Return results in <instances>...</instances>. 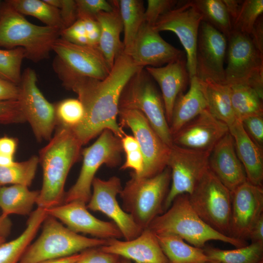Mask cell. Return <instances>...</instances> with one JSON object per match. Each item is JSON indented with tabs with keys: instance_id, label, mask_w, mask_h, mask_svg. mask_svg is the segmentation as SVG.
<instances>
[{
	"instance_id": "cell-1",
	"label": "cell",
	"mask_w": 263,
	"mask_h": 263,
	"mask_svg": "<svg viewBox=\"0 0 263 263\" xmlns=\"http://www.w3.org/2000/svg\"><path fill=\"white\" fill-rule=\"evenodd\" d=\"M141 68L123 52L103 79L56 74L64 87L76 94L84 106L82 123L71 130L82 146L106 130L120 139L126 134L117 122L120 98L130 78Z\"/></svg>"
},
{
	"instance_id": "cell-2",
	"label": "cell",
	"mask_w": 263,
	"mask_h": 263,
	"mask_svg": "<svg viewBox=\"0 0 263 263\" xmlns=\"http://www.w3.org/2000/svg\"><path fill=\"white\" fill-rule=\"evenodd\" d=\"M81 147L70 129L57 127L49 143L40 150L43 182L38 207L47 209L63 204L66 178L79 157Z\"/></svg>"
},
{
	"instance_id": "cell-3",
	"label": "cell",
	"mask_w": 263,
	"mask_h": 263,
	"mask_svg": "<svg viewBox=\"0 0 263 263\" xmlns=\"http://www.w3.org/2000/svg\"><path fill=\"white\" fill-rule=\"evenodd\" d=\"M148 228L156 235H177L200 248L210 240L228 243L236 248L247 245L244 240L223 234L204 222L191 206L187 194L177 196L169 207L156 217Z\"/></svg>"
},
{
	"instance_id": "cell-4",
	"label": "cell",
	"mask_w": 263,
	"mask_h": 263,
	"mask_svg": "<svg viewBox=\"0 0 263 263\" xmlns=\"http://www.w3.org/2000/svg\"><path fill=\"white\" fill-rule=\"evenodd\" d=\"M60 30L47 26H38L26 19L6 1L0 14V47L23 48L25 58L38 62L49 57Z\"/></svg>"
},
{
	"instance_id": "cell-5",
	"label": "cell",
	"mask_w": 263,
	"mask_h": 263,
	"mask_svg": "<svg viewBox=\"0 0 263 263\" xmlns=\"http://www.w3.org/2000/svg\"><path fill=\"white\" fill-rule=\"evenodd\" d=\"M119 195L122 208L142 229L164 212V204L169 190L170 170L167 167L151 177H138L132 173Z\"/></svg>"
},
{
	"instance_id": "cell-6",
	"label": "cell",
	"mask_w": 263,
	"mask_h": 263,
	"mask_svg": "<svg viewBox=\"0 0 263 263\" xmlns=\"http://www.w3.org/2000/svg\"><path fill=\"white\" fill-rule=\"evenodd\" d=\"M42 225L41 234L29 245L19 263H39L64 258L107 243V240L75 233L48 215Z\"/></svg>"
},
{
	"instance_id": "cell-7",
	"label": "cell",
	"mask_w": 263,
	"mask_h": 263,
	"mask_svg": "<svg viewBox=\"0 0 263 263\" xmlns=\"http://www.w3.org/2000/svg\"><path fill=\"white\" fill-rule=\"evenodd\" d=\"M152 80L144 68L134 74L123 90L119 110H135L142 113L162 140L171 147L172 136L163 99Z\"/></svg>"
},
{
	"instance_id": "cell-8",
	"label": "cell",
	"mask_w": 263,
	"mask_h": 263,
	"mask_svg": "<svg viewBox=\"0 0 263 263\" xmlns=\"http://www.w3.org/2000/svg\"><path fill=\"white\" fill-rule=\"evenodd\" d=\"M122 150L121 139L109 130L103 131L92 145L82 150L79 174L74 185L65 192L63 204L79 201L87 204L91 197L96 172L102 165L111 168L118 166Z\"/></svg>"
},
{
	"instance_id": "cell-9",
	"label": "cell",
	"mask_w": 263,
	"mask_h": 263,
	"mask_svg": "<svg viewBox=\"0 0 263 263\" xmlns=\"http://www.w3.org/2000/svg\"><path fill=\"white\" fill-rule=\"evenodd\" d=\"M227 39L225 84H246L263 98V53L246 34L233 30Z\"/></svg>"
},
{
	"instance_id": "cell-10",
	"label": "cell",
	"mask_w": 263,
	"mask_h": 263,
	"mask_svg": "<svg viewBox=\"0 0 263 263\" xmlns=\"http://www.w3.org/2000/svg\"><path fill=\"white\" fill-rule=\"evenodd\" d=\"M188 199L204 222L220 233L231 236V193L210 169L188 195Z\"/></svg>"
},
{
	"instance_id": "cell-11",
	"label": "cell",
	"mask_w": 263,
	"mask_h": 263,
	"mask_svg": "<svg viewBox=\"0 0 263 263\" xmlns=\"http://www.w3.org/2000/svg\"><path fill=\"white\" fill-rule=\"evenodd\" d=\"M52 50L56 54L53 63L56 74L103 79L111 71L98 47L76 44L60 37Z\"/></svg>"
},
{
	"instance_id": "cell-12",
	"label": "cell",
	"mask_w": 263,
	"mask_h": 263,
	"mask_svg": "<svg viewBox=\"0 0 263 263\" xmlns=\"http://www.w3.org/2000/svg\"><path fill=\"white\" fill-rule=\"evenodd\" d=\"M210 152L194 150L173 144L170 148L167 167L171 173V184L164 204V212L174 199L182 194H191L209 169Z\"/></svg>"
},
{
	"instance_id": "cell-13",
	"label": "cell",
	"mask_w": 263,
	"mask_h": 263,
	"mask_svg": "<svg viewBox=\"0 0 263 263\" xmlns=\"http://www.w3.org/2000/svg\"><path fill=\"white\" fill-rule=\"evenodd\" d=\"M118 116L120 126L132 132L143 156L144 170L138 177L149 178L161 172L167 167L170 147L162 140L140 112L121 109Z\"/></svg>"
},
{
	"instance_id": "cell-14",
	"label": "cell",
	"mask_w": 263,
	"mask_h": 263,
	"mask_svg": "<svg viewBox=\"0 0 263 263\" xmlns=\"http://www.w3.org/2000/svg\"><path fill=\"white\" fill-rule=\"evenodd\" d=\"M37 80L34 70L27 68L24 70L18 100L37 139L50 140L56 126L55 105L44 96L38 87Z\"/></svg>"
},
{
	"instance_id": "cell-15",
	"label": "cell",
	"mask_w": 263,
	"mask_h": 263,
	"mask_svg": "<svg viewBox=\"0 0 263 263\" xmlns=\"http://www.w3.org/2000/svg\"><path fill=\"white\" fill-rule=\"evenodd\" d=\"M203 20L193 0H187L178 2L153 26L158 32L169 31L177 36L186 53V66L190 79L196 76V46L199 29Z\"/></svg>"
},
{
	"instance_id": "cell-16",
	"label": "cell",
	"mask_w": 263,
	"mask_h": 263,
	"mask_svg": "<svg viewBox=\"0 0 263 263\" xmlns=\"http://www.w3.org/2000/svg\"><path fill=\"white\" fill-rule=\"evenodd\" d=\"M93 192L86 204L88 209L104 214L113 222L121 231L126 241L138 237L142 229L132 216L125 211L117 200L122 189L120 179L115 176L108 180L95 177L92 183Z\"/></svg>"
},
{
	"instance_id": "cell-17",
	"label": "cell",
	"mask_w": 263,
	"mask_h": 263,
	"mask_svg": "<svg viewBox=\"0 0 263 263\" xmlns=\"http://www.w3.org/2000/svg\"><path fill=\"white\" fill-rule=\"evenodd\" d=\"M227 39L224 35L203 20L200 25L196 51V76L225 83L224 62Z\"/></svg>"
},
{
	"instance_id": "cell-18",
	"label": "cell",
	"mask_w": 263,
	"mask_h": 263,
	"mask_svg": "<svg viewBox=\"0 0 263 263\" xmlns=\"http://www.w3.org/2000/svg\"><path fill=\"white\" fill-rule=\"evenodd\" d=\"M46 210L48 215L61 221L75 233H82L107 240L123 237L113 222L97 219L89 212L86 204L82 202L71 201Z\"/></svg>"
},
{
	"instance_id": "cell-19",
	"label": "cell",
	"mask_w": 263,
	"mask_h": 263,
	"mask_svg": "<svg viewBox=\"0 0 263 263\" xmlns=\"http://www.w3.org/2000/svg\"><path fill=\"white\" fill-rule=\"evenodd\" d=\"M231 193L230 236L245 241L254 225L263 214L262 186L247 181Z\"/></svg>"
},
{
	"instance_id": "cell-20",
	"label": "cell",
	"mask_w": 263,
	"mask_h": 263,
	"mask_svg": "<svg viewBox=\"0 0 263 263\" xmlns=\"http://www.w3.org/2000/svg\"><path fill=\"white\" fill-rule=\"evenodd\" d=\"M152 26L144 22L131 48L126 52L136 65L161 67L183 58V52L166 42Z\"/></svg>"
},
{
	"instance_id": "cell-21",
	"label": "cell",
	"mask_w": 263,
	"mask_h": 263,
	"mask_svg": "<svg viewBox=\"0 0 263 263\" xmlns=\"http://www.w3.org/2000/svg\"><path fill=\"white\" fill-rule=\"evenodd\" d=\"M228 132V126L206 109L173 135L172 142L181 147L211 152Z\"/></svg>"
},
{
	"instance_id": "cell-22",
	"label": "cell",
	"mask_w": 263,
	"mask_h": 263,
	"mask_svg": "<svg viewBox=\"0 0 263 263\" xmlns=\"http://www.w3.org/2000/svg\"><path fill=\"white\" fill-rule=\"evenodd\" d=\"M100 248L103 252L116 255L135 263H169L156 234L148 227L131 240H108L107 243Z\"/></svg>"
},
{
	"instance_id": "cell-23",
	"label": "cell",
	"mask_w": 263,
	"mask_h": 263,
	"mask_svg": "<svg viewBox=\"0 0 263 263\" xmlns=\"http://www.w3.org/2000/svg\"><path fill=\"white\" fill-rule=\"evenodd\" d=\"M208 163L210 170L231 192L247 181L236 152L234 139L229 132L211 151Z\"/></svg>"
},
{
	"instance_id": "cell-24",
	"label": "cell",
	"mask_w": 263,
	"mask_h": 263,
	"mask_svg": "<svg viewBox=\"0 0 263 263\" xmlns=\"http://www.w3.org/2000/svg\"><path fill=\"white\" fill-rule=\"evenodd\" d=\"M145 69L160 88L166 116L169 125L175 102L189 84L186 60L183 57L164 66L146 67Z\"/></svg>"
},
{
	"instance_id": "cell-25",
	"label": "cell",
	"mask_w": 263,
	"mask_h": 263,
	"mask_svg": "<svg viewBox=\"0 0 263 263\" xmlns=\"http://www.w3.org/2000/svg\"><path fill=\"white\" fill-rule=\"evenodd\" d=\"M228 130L234 139L236 152L244 167L247 181L254 185L262 186L263 149L249 137L241 121L237 119Z\"/></svg>"
},
{
	"instance_id": "cell-26",
	"label": "cell",
	"mask_w": 263,
	"mask_h": 263,
	"mask_svg": "<svg viewBox=\"0 0 263 263\" xmlns=\"http://www.w3.org/2000/svg\"><path fill=\"white\" fill-rule=\"evenodd\" d=\"M207 109L206 98L197 76L190 78L189 88L177 98L172 110L169 129L172 136L183 126Z\"/></svg>"
},
{
	"instance_id": "cell-27",
	"label": "cell",
	"mask_w": 263,
	"mask_h": 263,
	"mask_svg": "<svg viewBox=\"0 0 263 263\" xmlns=\"http://www.w3.org/2000/svg\"><path fill=\"white\" fill-rule=\"evenodd\" d=\"M113 11L101 12L96 20L100 28V36L98 47L112 69L118 56L124 51L120 36L123 30V24L117 0H113Z\"/></svg>"
},
{
	"instance_id": "cell-28",
	"label": "cell",
	"mask_w": 263,
	"mask_h": 263,
	"mask_svg": "<svg viewBox=\"0 0 263 263\" xmlns=\"http://www.w3.org/2000/svg\"><path fill=\"white\" fill-rule=\"evenodd\" d=\"M47 215L45 209L38 207L31 213L23 232L16 238L0 245V263H19Z\"/></svg>"
},
{
	"instance_id": "cell-29",
	"label": "cell",
	"mask_w": 263,
	"mask_h": 263,
	"mask_svg": "<svg viewBox=\"0 0 263 263\" xmlns=\"http://www.w3.org/2000/svg\"><path fill=\"white\" fill-rule=\"evenodd\" d=\"M199 80L207 110L228 127H230L237 119L232 107L229 85L209 78Z\"/></svg>"
},
{
	"instance_id": "cell-30",
	"label": "cell",
	"mask_w": 263,
	"mask_h": 263,
	"mask_svg": "<svg viewBox=\"0 0 263 263\" xmlns=\"http://www.w3.org/2000/svg\"><path fill=\"white\" fill-rule=\"evenodd\" d=\"M39 191L31 190L24 186L13 185L0 187L1 215L7 217L11 214H30L36 204Z\"/></svg>"
},
{
	"instance_id": "cell-31",
	"label": "cell",
	"mask_w": 263,
	"mask_h": 263,
	"mask_svg": "<svg viewBox=\"0 0 263 263\" xmlns=\"http://www.w3.org/2000/svg\"><path fill=\"white\" fill-rule=\"evenodd\" d=\"M156 235L169 263H205L211 261L203 248L188 244L177 235Z\"/></svg>"
},
{
	"instance_id": "cell-32",
	"label": "cell",
	"mask_w": 263,
	"mask_h": 263,
	"mask_svg": "<svg viewBox=\"0 0 263 263\" xmlns=\"http://www.w3.org/2000/svg\"><path fill=\"white\" fill-rule=\"evenodd\" d=\"M232 109L236 119L263 115V99L255 90L246 84L228 85Z\"/></svg>"
},
{
	"instance_id": "cell-33",
	"label": "cell",
	"mask_w": 263,
	"mask_h": 263,
	"mask_svg": "<svg viewBox=\"0 0 263 263\" xmlns=\"http://www.w3.org/2000/svg\"><path fill=\"white\" fill-rule=\"evenodd\" d=\"M123 24L124 52L132 46L143 23L145 9L140 0H117Z\"/></svg>"
},
{
	"instance_id": "cell-34",
	"label": "cell",
	"mask_w": 263,
	"mask_h": 263,
	"mask_svg": "<svg viewBox=\"0 0 263 263\" xmlns=\"http://www.w3.org/2000/svg\"><path fill=\"white\" fill-rule=\"evenodd\" d=\"M15 10L21 14L33 16L46 26L58 29H65L59 10L44 0H5Z\"/></svg>"
},
{
	"instance_id": "cell-35",
	"label": "cell",
	"mask_w": 263,
	"mask_h": 263,
	"mask_svg": "<svg viewBox=\"0 0 263 263\" xmlns=\"http://www.w3.org/2000/svg\"><path fill=\"white\" fill-rule=\"evenodd\" d=\"M211 261L222 263H259L263 260V243L251 242L249 245L232 250L211 247L203 249Z\"/></svg>"
},
{
	"instance_id": "cell-36",
	"label": "cell",
	"mask_w": 263,
	"mask_h": 263,
	"mask_svg": "<svg viewBox=\"0 0 263 263\" xmlns=\"http://www.w3.org/2000/svg\"><path fill=\"white\" fill-rule=\"evenodd\" d=\"M203 20L214 27L227 38L231 33L232 25L223 0H194Z\"/></svg>"
},
{
	"instance_id": "cell-37",
	"label": "cell",
	"mask_w": 263,
	"mask_h": 263,
	"mask_svg": "<svg viewBox=\"0 0 263 263\" xmlns=\"http://www.w3.org/2000/svg\"><path fill=\"white\" fill-rule=\"evenodd\" d=\"M38 163V157L34 155L27 160L15 162L9 167H0V186L11 184L28 187L35 176Z\"/></svg>"
},
{
	"instance_id": "cell-38",
	"label": "cell",
	"mask_w": 263,
	"mask_h": 263,
	"mask_svg": "<svg viewBox=\"0 0 263 263\" xmlns=\"http://www.w3.org/2000/svg\"><path fill=\"white\" fill-rule=\"evenodd\" d=\"M54 105L57 127L72 130L82 123L85 117V110L78 98L65 99Z\"/></svg>"
},
{
	"instance_id": "cell-39",
	"label": "cell",
	"mask_w": 263,
	"mask_h": 263,
	"mask_svg": "<svg viewBox=\"0 0 263 263\" xmlns=\"http://www.w3.org/2000/svg\"><path fill=\"white\" fill-rule=\"evenodd\" d=\"M25 58L21 47L0 49V77L19 85L21 80V67Z\"/></svg>"
},
{
	"instance_id": "cell-40",
	"label": "cell",
	"mask_w": 263,
	"mask_h": 263,
	"mask_svg": "<svg viewBox=\"0 0 263 263\" xmlns=\"http://www.w3.org/2000/svg\"><path fill=\"white\" fill-rule=\"evenodd\" d=\"M263 12V0H243L232 29L249 36Z\"/></svg>"
},
{
	"instance_id": "cell-41",
	"label": "cell",
	"mask_w": 263,
	"mask_h": 263,
	"mask_svg": "<svg viewBox=\"0 0 263 263\" xmlns=\"http://www.w3.org/2000/svg\"><path fill=\"white\" fill-rule=\"evenodd\" d=\"M77 5V19H96L97 15L101 12L113 11V1L106 0H75Z\"/></svg>"
},
{
	"instance_id": "cell-42",
	"label": "cell",
	"mask_w": 263,
	"mask_h": 263,
	"mask_svg": "<svg viewBox=\"0 0 263 263\" xmlns=\"http://www.w3.org/2000/svg\"><path fill=\"white\" fill-rule=\"evenodd\" d=\"M175 0H148L144 14V22L153 26L160 17L174 8L178 3Z\"/></svg>"
},
{
	"instance_id": "cell-43",
	"label": "cell",
	"mask_w": 263,
	"mask_h": 263,
	"mask_svg": "<svg viewBox=\"0 0 263 263\" xmlns=\"http://www.w3.org/2000/svg\"><path fill=\"white\" fill-rule=\"evenodd\" d=\"M26 121L18 100L0 101V122L18 123Z\"/></svg>"
},
{
	"instance_id": "cell-44",
	"label": "cell",
	"mask_w": 263,
	"mask_h": 263,
	"mask_svg": "<svg viewBox=\"0 0 263 263\" xmlns=\"http://www.w3.org/2000/svg\"><path fill=\"white\" fill-rule=\"evenodd\" d=\"M57 8L65 29L77 20V5L75 0H44Z\"/></svg>"
},
{
	"instance_id": "cell-45",
	"label": "cell",
	"mask_w": 263,
	"mask_h": 263,
	"mask_svg": "<svg viewBox=\"0 0 263 263\" xmlns=\"http://www.w3.org/2000/svg\"><path fill=\"white\" fill-rule=\"evenodd\" d=\"M243 127L249 137L260 148H263V115L246 117L242 121Z\"/></svg>"
},
{
	"instance_id": "cell-46",
	"label": "cell",
	"mask_w": 263,
	"mask_h": 263,
	"mask_svg": "<svg viewBox=\"0 0 263 263\" xmlns=\"http://www.w3.org/2000/svg\"><path fill=\"white\" fill-rule=\"evenodd\" d=\"M60 37L73 43L89 46L83 21L77 19L72 25L61 31Z\"/></svg>"
},
{
	"instance_id": "cell-47",
	"label": "cell",
	"mask_w": 263,
	"mask_h": 263,
	"mask_svg": "<svg viewBox=\"0 0 263 263\" xmlns=\"http://www.w3.org/2000/svg\"><path fill=\"white\" fill-rule=\"evenodd\" d=\"M121 257L102 251L100 247L82 252L81 257L75 263H119Z\"/></svg>"
},
{
	"instance_id": "cell-48",
	"label": "cell",
	"mask_w": 263,
	"mask_h": 263,
	"mask_svg": "<svg viewBox=\"0 0 263 263\" xmlns=\"http://www.w3.org/2000/svg\"><path fill=\"white\" fill-rule=\"evenodd\" d=\"M126 159L120 169L125 170L132 169L131 172L136 176H140L144 168V161L140 150L125 152Z\"/></svg>"
},
{
	"instance_id": "cell-49",
	"label": "cell",
	"mask_w": 263,
	"mask_h": 263,
	"mask_svg": "<svg viewBox=\"0 0 263 263\" xmlns=\"http://www.w3.org/2000/svg\"><path fill=\"white\" fill-rule=\"evenodd\" d=\"M83 21L87 33L89 46L98 47L100 36V28L96 19H80Z\"/></svg>"
},
{
	"instance_id": "cell-50",
	"label": "cell",
	"mask_w": 263,
	"mask_h": 263,
	"mask_svg": "<svg viewBox=\"0 0 263 263\" xmlns=\"http://www.w3.org/2000/svg\"><path fill=\"white\" fill-rule=\"evenodd\" d=\"M19 87L0 77V101L18 100Z\"/></svg>"
},
{
	"instance_id": "cell-51",
	"label": "cell",
	"mask_w": 263,
	"mask_h": 263,
	"mask_svg": "<svg viewBox=\"0 0 263 263\" xmlns=\"http://www.w3.org/2000/svg\"><path fill=\"white\" fill-rule=\"evenodd\" d=\"M249 36L256 47L261 52L263 53V22L262 16L257 20Z\"/></svg>"
},
{
	"instance_id": "cell-52",
	"label": "cell",
	"mask_w": 263,
	"mask_h": 263,
	"mask_svg": "<svg viewBox=\"0 0 263 263\" xmlns=\"http://www.w3.org/2000/svg\"><path fill=\"white\" fill-rule=\"evenodd\" d=\"M17 147L15 139L6 136L0 138V154L14 156Z\"/></svg>"
},
{
	"instance_id": "cell-53",
	"label": "cell",
	"mask_w": 263,
	"mask_h": 263,
	"mask_svg": "<svg viewBox=\"0 0 263 263\" xmlns=\"http://www.w3.org/2000/svg\"><path fill=\"white\" fill-rule=\"evenodd\" d=\"M243 0H223L229 15L232 25L237 19Z\"/></svg>"
},
{
	"instance_id": "cell-54",
	"label": "cell",
	"mask_w": 263,
	"mask_h": 263,
	"mask_svg": "<svg viewBox=\"0 0 263 263\" xmlns=\"http://www.w3.org/2000/svg\"><path fill=\"white\" fill-rule=\"evenodd\" d=\"M248 238L250 239L252 242L263 243V214L253 226Z\"/></svg>"
},
{
	"instance_id": "cell-55",
	"label": "cell",
	"mask_w": 263,
	"mask_h": 263,
	"mask_svg": "<svg viewBox=\"0 0 263 263\" xmlns=\"http://www.w3.org/2000/svg\"><path fill=\"white\" fill-rule=\"evenodd\" d=\"M121 142L125 152L140 150L137 141L133 135L125 134L121 139Z\"/></svg>"
},
{
	"instance_id": "cell-56",
	"label": "cell",
	"mask_w": 263,
	"mask_h": 263,
	"mask_svg": "<svg viewBox=\"0 0 263 263\" xmlns=\"http://www.w3.org/2000/svg\"><path fill=\"white\" fill-rule=\"evenodd\" d=\"M12 223L8 217L0 214V237L6 238L10 233Z\"/></svg>"
},
{
	"instance_id": "cell-57",
	"label": "cell",
	"mask_w": 263,
	"mask_h": 263,
	"mask_svg": "<svg viewBox=\"0 0 263 263\" xmlns=\"http://www.w3.org/2000/svg\"><path fill=\"white\" fill-rule=\"evenodd\" d=\"M82 252L64 258L47 260L39 263H75L81 257Z\"/></svg>"
},
{
	"instance_id": "cell-58",
	"label": "cell",
	"mask_w": 263,
	"mask_h": 263,
	"mask_svg": "<svg viewBox=\"0 0 263 263\" xmlns=\"http://www.w3.org/2000/svg\"><path fill=\"white\" fill-rule=\"evenodd\" d=\"M14 156L0 154V167H9L15 163Z\"/></svg>"
},
{
	"instance_id": "cell-59",
	"label": "cell",
	"mask_w": 263,
	"mask_h": 263,
	"mask_svg": "<svg viewBox=\"0 0 263 263\" xmlns=\"http://www.w3.org/2000/svg\"><path fill=\"white\" fill-rule=\"evenodd\" d=\"M119 263H132L131 261L123 258H121Z\"/></svg>"
},
{
	"instance_id": "cell-60",
	"label": "cell",
	"mask_w": 263,
	"mask_h": 263,
	"mask_svg": "<svg viewBox=\"0 0 263 263\" xmlns=\"http://www.w3.org/2000/svg\"><path fill=\"white\" fill-rule=\"evenodd\" d=\"M5 242V238L0 237V245Z\"/></svg>"
},
{
	"instance_id": "cell-61",
	"label": "cell",
	"mask_w": 263,
	"mask_h": 263,
	"mask_svg": "<svg viewBox=\"0 0 263 263\" xmlns=\"http://www.w3.org/2000/svg\"><path fill=\"white\" fill-rule=\"evenodd\" d=\"M205 263H222L217 262V261H210L206 262Z\"/></svg>"
},
{
	"instance_id": "cell-62",
	"label": "cell",
	"mask_w": 263,
	"mask_h": 263,
	"mask_svg": "<svg viewBox=\"0 0 263 263\" xmlns=\"http://www.w3.org/2000/svg\"><path fill=\"white\" fill-rule=\"evenodd\" d=\"M2 2L3 1H1V0H0V14L1 9L2 7Z\"/></svg>"
},
{
	"instance_id": "cell-63",
	"label": "cell",
	"mask_w": 263,
	"mask_h": 263,
	"mask_svg": "<svg viewBox=\"0 0 263 263\" xmlns=\"http://www.w3.org/2000/svg\"><path fill=\"white\" fill-rule=\"evenodd\" d=\"M259 263H263V260L261 261L260 262H259Z\"/></svg>"
},
{
	"instance_id": "cell-64",
	"label": "cell",
	"mask_w": 263,
	"mask_h": 263,
	"mask_svg": "<svg viewBox=\"0 0 263 263\" xmlns=\"http://www.w3.org/2000/svg\"></svg>"
}]
</instances>
